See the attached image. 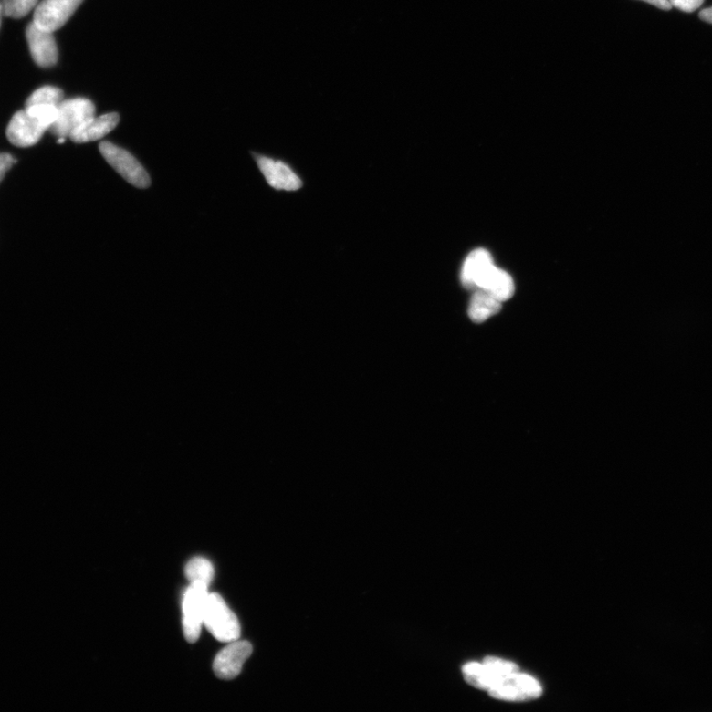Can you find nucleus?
Segmentation results:
<instances>
[{
    "label": "nucleus",
    "instance_id": "17",
    "mask_svg": "<svg viewBox=\"0 0 712 712\" xmlns=\"http://www.w3.org/2000/svg\"><path fill=\"white\" fill-rule=\"evenodd\" d=\"M64 92L54 87L41 88L30 95L26 101V106L32 105H53L58 106L63 102Z\"/></svg>",
    "mask_w": 712,
    "mask_h": 712
},
{
    "label": "nucleus",
    "instance_id": "3",
    "mask_svg": "<svg viewBox=\"0 0 712 712\" xmlns=\"http://www.w3.org/2000/svg\"><path fill=\"white\" fill-rule=\"evenodd\" d=\"M518 672V667L515 663L495 657L486 658L483 663H467L462 668L467 684L488 692L507 676Z\"/></svg>",
    "mask_w": 712,
    "mask_h": 712
},
{
    "label": "nucleus",
    "instance_id": "20",
    "mask_svg": "<svg viewBox=\"0 0 712 712\" xmlns=\"http://www.w3.org/2000/svg\"><path fill=\"white\" fill-rule=\"evenodd\" d=\"M15 162L14 157L10 156L9 153H0V183L3 182Z\"/></svg>",
    "mask_w": 712,
    "mask_h": 712
},
{
    "label": "nucleus",
    "instance_id": "21",
    "mask_svg": "<svg viewBox=\"0 0 712 712\" xmlns=\"http://www.w3.org/2000/svg\"><path fill=\"white\" fill-rule=\"evenodd\" d=\"M643 2L654 5L662 10L668 11L672 8L669 0H643Z\"/></svg>",
    "mask_w": 712,
    "mask_h": 712
},
{
    "label": "nucleus",
    "instance_id": "19",
    "mask_svg": "<svg viewBox=\"0 0 712 712\" xmlns=\"http://www.w3.org/2000/svg\"><path fill=\"white\" fill-rule=\"evenodd\" d=\"M672 7L678 8L684 12H694L702 6L705 0H669Z\"/></svg>",
    "mask_w": 712,
    "mask_h": 712
},
{
    "label": "nucleus",
    "instance_id": "15",
    "mask_svg": "<svg viewBox=\"0 0 712 712\" xmlns=\"http://www.w3.org/2000/svg\"><path fill=\"white\" fill-rule=\"evenodd\" d=\"M502 302L483 290H475L469 305L468 314L474 323H483L501 311Z\"/></svg>",
    "mask_w": 712,
    "mask_h": 712
},
{
    "label": "nucleus",
    "instance_id": "9",
    "mask_svg": "<svg viewBox=\"0 0 712 712\" xmlns=\"http://www.w3.org/2000/svg\"><path fill=\"white\" fill-rule=\"evenodd\" d=\"M253 646L247 641H232L214 660V673L220 679L231 680L239 675L245 662L252 655Z\"/></svg>",
    "mask_w": 712,
    "mask_h": 712
},
{
    "label": "nucleus",
    "instance_id": "7",
    "mask_svg": "<svg viewBox=\"0 0 712 712\" xmlns=\"http://www.w3.org/2000/svg\"><path fill=\"white\" fill-rule=\"evenodd\" d=\"M489 694L506 702H529L542 695V687L532 676L518 672L495 685Z\"/></svg>",
    "mask_w": 712,
    "mask_h": 712
},
{
    "label": "nucleus",
    "instance_id": "2",
    "mask_svg": "<svg viewBox=\"0 0 712 712\" xmlns=\"http://www.w3.org/2000/svg\"><path fill=\"white\" fill-rule=\"evenodd\" d=\"M204 625L222 643H232L241 635V625L236 614L218 593H209L204 613Z\"/></svg>",
    "mask_w": 712,
    "mask_h": 712
},
{
    "label": "nucleus",
    "instance_id": "23",
    "mask_svg": "<svg viewBox=\"0 0 712 712\" xmlns=\"http://www.w3.org/2000/svg\"><path fill=\"white\" fill-rule=\"evenodd\" d=\"M3 16H4L3 5H2V2H0V26H2Z\"/></svg>",
    "mask_w": 712,
    "mask_h": 712
},
{
    "label": "nucleus",
    "instance_id": "18",
    "mask_svg": "<svg viewBox=\"0 0 712 712\" xmlns=\"http://www.w3.org/2000/svg\"><path fill=\"white\" fill-rule=\"evenodd\" d=\"M39 0H3L4 16L20 19L30 14V11L37 5Z\"/></svg>",
    "mask_w": 712,
    "mask_h": 712
},
{
    "label": "nucleus",
    "instance_id": "13",
    "mask_svg": "<svg viewBox=\"0 0 712 712\" xmlns=\"http://www.w3.org/2000/svg\"><path fill=\"white\" fill-rule=\"evenodd\" d=\"M119 121H120V118H119L117 113L92 117L89 121L83 123L75 130L69 138L75 142H79V144H82V142L98 141L107 134H110L118 125Z\"/></svg>",
    "mask_w": 712,
    "mask_h": 712
},
{
    "label": "nucleus",
    "instance_id": "4",
    "mask_svg": "<svg viewBox=\"0 0 712 712\" xmlns=\"http://www.w3.org/2000/svg\"><path fill=\"white\" fill-rule=\"evenodd\" d=\"M208 595V586L202 583H190L184 592L183 625L184 636L189 644H194L200 636L201 627L204 624Z\"/></svg>",
    "mask_w": 712,
    "mask_h": 712
},
{
    "label": "nucleus",
    "instance_id": "14",
    "mask_svg": "<svg viewBox=\"0 0 712 712\" xmlns=\"http://www.w3.org/2000/svg\"><path fill=\"white\" fill-rule=\"evenodd\" d=\"M478 290L488 292L496 299L503 303L514 296L515 283L508 272L495 266L489 272V275L484 279Z\"/></svg>",
    "mask_w": 712,
    "mask_h": 712
},
{
    "label": "nucleus",
    "instance_id": "1",
    "mask_svg": "<svg viewBox=\"0 0 712 712\" xmlns=\"http://www.w3.org/2000/svg\"><path fill=\"white\" fill-rule=\"evenodd\" d=\"M58 107L53 105L26 106L12 117L7 127V139L12 145L27 148L37 144L47 130L56 121Z\"/></svg>",
    "mask_w": 712,
    "mask_h": 712
},
{
    "label": "nucleus",
    "instance_id": "10",
    "mask_svg": "<svg viewBox=\"0 0 712 712\" xmlns=\"http://www.w3.org/2000/svg\"><path fill=\"white\" fill-rule=\"evenodd\" d=\"M26 38L36 64L42 68H50L57 64L58 53L52 32L44 30L32 22L26 29Z\"/></svg>",
    "mask_w": 712,
    "mask_h": 712
},
{
    "label": "nucleus",
    "instance_id": "6",
    "mask_svg": "<svg viewBox=\"0 0 712 712\" xmlns=\"http://www.w3.org/2000/svg\"><path fill=\"white\" fill-rule=\"evenodd\" d=\"M95 107L86 99H75L63 101L58 106L56 121L50 132L58 138H67L83 123L94 117Z\"/></svg>",
    "mask_w": 712,
    "mask_h": 712
},
{
    "label": "nucleus",
    "instance_id": "8",
    "mask_svg": "<svg viewBox=\"0 0 712 712\" xmlns=\"http://www.w3.org/2000/svg\"><path fill=\"white\" fill-rule=\"evenodd\" d=\"M83 0H43L36 8L33 22L40 28L55 32L63 27Z\"/></svg>",
    "mask_w": 712,
    "mask_h": 712
},
{
    "label": "nucleus",
    "instance_id": "5",
    "mask_svg": "<svg viewBox=\"0 0 712 712\" xmlns=\"http://www.w3.org/2000/svg\"><path fill=\"white\" fill-rule=\"evenodd\" d=\"M100 152L107 162L120 174L127 183L138 188H147L151 184L148 173L128 151L112 142L103 141Z\"/></svg>",
    "mask_w": 712,
    "mask_h": 712
},
{
    "label": "nucleus",
    "instance_id": "11",
    "mask_svg": "<svg viewBox=\"0 0 712 712\" xmlns=\"http://www.w3.org/2000/svg\"><path fill=\"white\" fill-rule=\"evenodd\" d=\"M257 162L271 187L285 192H295L302 187L300 177L287 163L263 156L257 157Z\"/></svg>",
    "mask_w": 712,
    "mask_h": 712
},
{
    "label": "nucleus",
    "instance_id": "22",
    "mask_svg": "<svg viewBox=\"0 0 712 712\" xmlns=\"http://www.w3.org/2000/svg\"><path fill=\"white\" fill-rule=\"evenodd\" d=\"M699 18L702 19L703 21L712 24V7L700 11Z\"/></svg>",
    "mask_w": 712,
    "mask_h": 712
},
{
    "label": "nucleus",
    "instance_id": "12",
    "mask_svg": "<svg viewBox=\"0 0 712 712\" xmlns=\"http://www.w3.org/2000/svg\"><path fill=\"white\" fill-rule=\"evenodd\" d=\"M495 267L493 257L484 248L475 249L466 259L461 271L463 287L470 290H478L489 272Z\"/></svg>",
    "mask_w": 712,
    "mask_h": 712
},
{
    "label": "nucleus",
    "instance_id": "16",
    "mask_svg": "<svg viewBox=\"0 0 712 712\" xmlns=\"http://www.w3.org/2000/svg\"><path fill=\"white\" fill-rule=\"evenodd\" d=\"M185 574L190 583H202L209 587L214 577V567L205 558L196 557L187 563Z\"/></svg>",
    "mask_w": 712,
    "mask_h": 712
}]
</instances>
